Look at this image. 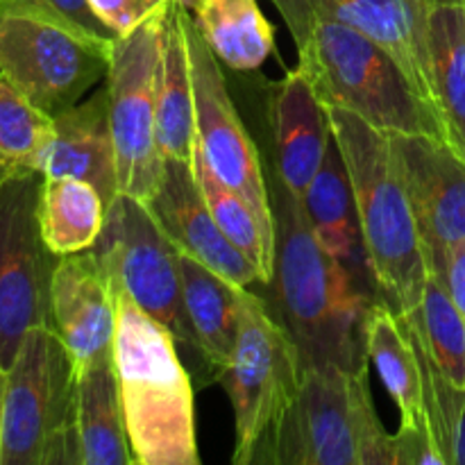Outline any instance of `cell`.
<instances>
[{
  "label": "cell",
  "mask_w": 465,
  "mask_h": 465,
  "mask_svg": "<svg viewBox=\"0 0 465 465\" xmlns=\"http://www.w3.org/2000/svg\"><path fill=\"white\" fill-rule=\"evenodd\" d=\"M275 318L298 348L304 368L368 371V313L380 295L363 289L359 272L327 252L309 225L302 198L275 175Z\"/></svg>",
  "instance_id": "obj_1"
},
{
  "label": "cell",
  "mask_w": 465,
  "mask_h": 465,
  "mask_svg": "<svg viewBox=\"0 0 465 465\" xmlns=\"http://www.w3.org/2000/svg\"><path fill=\"white\" fill-rule=\"evenodd\" d=\"M289 25L298 68L325 107L345 109L389 134L443 139L434 109L381 45L354 27L313 12L304 0H272Z\"/></svg>",
  "instance_id": "obj_2"
},
{
  "label": "cell",
  "mask_w": 465,
  "mask_h": 465,
  "mask_svg": "<svg viewBox=\"0 0 465 465\" xmlns=\"http://www.w3.org/2000/svg\"><path fill=\"white\" fill-rule=\"evenodd\" d=\"M325 109L352 184L372 284L395 313H404L420 304L430 266L393 141L357 114Z\"/></svg>",
  "instance_id": "obj_3"
},
{
  "label": "cell",
  "mask_w": 465,
  "mask_h": 465,
  "mask_svg": "<svg viewBox=\"0 0 465 465\" xmlns=\"http://www.w3.org/2000/svg\"><path fill=\"white\" fill-rule=\"evenodd\" d=\"M118 389L136 465H198L195 395L171 331L116 291Z\"/></svg>",
  "instance_id": "obj_4"
},
{
  "label": "cell",
  "mask_w": 465,
  "mask_h": 465,
  "mask_svg": "<svg viewBox=\"0 0 465 465\" xmlns=\"http://www.w3.org/2000/svg\"><path fill=\"white\" fill-rule=\"evenodd\" d=\"M0 465H82L77 368L50 325L27 331L7 368Z\"/></svg>",
  "instance_id": "obj_5"
},
{
  "label": "cell",
  "mask_w": 465,
  "mask_h": 465,
  "mask_svg": "<svg viewBox=\"0 0 465 465\" xmlns=\"http://www.w3.org/2000/svg\"><path fill=\"white\" fill-rule=\"evenodd\" d=\"M272 465H398L395 436L377 416L368 371L304 368Z\"/></svg>",
  "instance_id": "obj_6"
},
{
  "label": "cell",
  "mask_w": 465,
  "mask_h": 465,
  "mask_svg": "<svg viewBox=\"0 0 465 465\" xmlns=\"http://www.w3.org/2000/svg\"><path fill=\"white\" fill-rule=\"evenodd\" d=\"M302 381L289 331L250 289L241 298V327L230 363L218 377L234 409V465H272L277 434Z\"/></svg>",
  "instance_id": "obj_7"
},
{
  "label": "cell",
  "mask_w": 465,
  "mask_h": 465,
  "mask_svg": "<svg viewBox=\"0 0 465 465\" xmlns=\"http://www.w3.org/2000/svg\"><path fill=\"white\" fill-rule=\"evenodd\" d=\"M112 44L27 0H0V73L48 116L104 82Z\"/></svg>",
  "instance_id": "obj_8"
},
{
  "label": "cell",
  "mask_w": 465,
  "mask_h": 465,
  "mask_svg": "<svg viewBox=\"0 0 465 465\" xmlns=\"http://www.w3.org/2000/svg\"><path fill=\"white\" fill-rule=\"evenodd\" d=\"M168 0L112 44L104 86L116 150L118 193L148 203L162 182L163 153L157 134V89Z\"/></svg>",
  "instance_id": "obj_9"
},
{
  "label": "cell",
  "mask_w": 465,
  "mask_h": 465,
  "mask_svg": "<svg viewBox=\"0 0 465 465\" xmlns=\"http://www.w3.org/2000/svg\"><path fill=\"white\" fill-rule=\"evenodd\" d=\"M91 250L103 263L114 289L125 291L148 316L166 327L177 345L200 363L184 307L180 250L159 227L148 203L118 193L107 204L103 232Z\"/></svg>",
  "instance_id": "obj_10"
},
{
  "label": "cell",
  "mask_w": 465,
  "mask_h": 465,
  "mask_svg": "<svg viewBox=\"0 0 465 465\" xmlns=\"http://www.w3.org/2000/svg\"><path fill=\"white\" fill-rule=\"evenodd\" d=\"M41 173L0 184V363L5 371L30 330L50 325V286L59 257L39 225Z\"/></svg>",
  "instance_id": "obj_11"
},
{
  "label": "cell",
  "mask_w": 465,
  "mask_h": 465,
  "mask_svg": "<svg viewBox=\"0 0 465 465\" xmlns=\"http://www.w3.org/2000/svg\"><path fill=\"white\" fill-rule=\"evenodd\" d=\"M182 25L189 48L195 139H198L200 154L212 166V171L250 204L259 221L275 232L271 186L263 173L259 150L236 112L227 80L223 75L221 59L200 36L186 3L182 7Z\"/></svg>",
  "instance_id": "obj_12"
},
{
  "label": "cell",
  "mask_w": 465,
  "mask_h": 465,
  "mask_svg": "<svg viewBox=\"0 0 465 465\" xmlns=\"http://www.w3.org/2000/svg\"><path fill=\"white\" fill-rule=\"evenodd\" d=\"M420 227L431 275L443 272L450 245L465 239V159L443 139L391 134Z\"/></svg>",
  "instance_id": "obj_13"
},
{
  "label": "cell",
  "mask_w": 465,
  "mask_h": 465,
  "mask_svg": "<svg viewBox=\"0 0 465 465\" xmlns=\"http://www.w3.org/2000/svg\"><path fill=\"white\" fill-rule=\"evenodd\" d=\"M116 325V289L94 250L59 257L50 286V327L77 371L112 357Z\"/></svg>",
  "instance_id": "obj_14"
},
{
  "label": "cell",
  "mask_w": 465,
  "mask_h": 465,
  "mask_svg": "<svg viewBox=\"0 0 465 465\" xmlns=\"http://www.w3.org/2000/svg\"><path fill=\"white\" fill-rule=\"evenodd\" d=\"M153 216L180 252L198 259L239 286L259 284V272L241 250L230 243L203 198L193 166L163 159L162 182L148 200Z\"/></svg>",
  "instance_id": "obj_15"
},
{
  "label": "cell",
  "mask_w": 465,
  "mask_h": 465,
  "mask_svg": "<svg viewBox=\"0 0 465 465\" xmlns=\"http://www.w3.org/2000/svg\"><path fill=\"white\" fill-rule=\"evenodd\" d=\"M313 12L345 23L375 41L436 112L431 66V0H304ZM439 116V112H436ZM440 121V118H439Z\"/></svg>",
  "instance_id": "obj_16"
},
{
  "label": "cell",
  "mask_w": 465,
  "mask_h": 465,
  "mask_svg": "<svg viewBox=\"0 0 465 465\" xmlns=\"http://www.w3.org/2000/svg\"><path fill=\"white\" fill-rule=\"evenodd\" d=\"M268 112L275 143V173L302 198L316 180L334 139L327 109L313 94L304 73L295 68L272 84Z\"/></svg>",
  "instance_id": "obj_17"
},
{
  "label": "cell",
  "mask_w": 465,
  "mask_h": 465,
  "mask_svg": "<svg viewBox=\"0 0 465 465\" xmlns=\"http://www.w3.org/2000/svg\"><path fill=\"white\" fill-rule=\"evenodd\" d=\"M44 177H75L94 184L112 203L118 195L116 150L109 125L107 86L89 100L53 116V136L39 166Z\"/></svg>",
  "instance_id": "obj_18"
},
{
  "label": "cell",
  "mask_w": 465,
  "mask_h": 465,
  "mask_svg": "<svg viewBox=\"0 0 465 465\" xmlns=\"http://www.w3.org/2000/svg\"><path fill=\"white\" fill-rule=\"evenodd\" d=\"M180 271L186 316L203 359L204 381H218L234 352L241 298L248 286L234 284L184 252H180Z\"/></svg>",
  "instance_id": "obj_19"
},
{
  "label": "cell",
  "mask_w": 465,
  "mask_h": 465,
  "mask_svg": "<svg viewBox=\"0 0 465 465\" xmlns=\"http://www.w3.org/2000/svg\"><path fill=\"white\" fill-rule=\"evenodd\" d=\"M184 0H168L163 18L162 68L157 89V134L163 157L180 159L193 166L195 157V107L191 82L189 48L182 25Z\"/></svg>",
  "instance_id": "obj_20"
},
{
  "label": "cell",
  "mask_w": 465,
  "mask_h": 465,
  "mask_svg": "<svg viewBox=\"0 0 465 465\" xmlns=\"http://www.w3.org/2000/svg\"><path fill=\"white\" fill-rule=\"evenodd\" d=\"M77 434L82 465H136L114 354L77 371Z\"/></svg>",
  "instance_id": "obj_21"
},
{
  "label": "cell",
  "mask_w": 465,
  "mask_h": 465,
  "mask_svg": "<svg viewBox=\"0 0 465 465\" xmlns=\"http://www.w3.org/2000/svg\"><path fill=\"white\" fill-rule=\"evenodd\" d=\"M204 44L221 64L248 73L275 53V27L257 0H184Z\"/></svg>",
  "instance_id": "obj_22"
},
{
  "label": "cell",
  "mask_w": 465,
  "mask_h": 465,
  "mask_svg": "<svg viewBox=\"0 0 465 465\" xmlns=\"http://www.w3.org/2000/svg\"><path fill=\"white\" fill-rule=\"evenodd\" d=\"M368 357L380 371L386 391L400 411V430L430 434L425 413V391L416 352L398 313L377 300L368 313Z\"/></svg>",
  "instance_id": "obj_23"
},
{
  "label": "cell",
  "mask_w": 465,
  "mask_h": 465,
  "mask_svg": "<svg viewBox=\"0 0 465 465\" xmlns=\"http://www.w3.org/2000/svg\"><path fill=\"white\" fill-rule=\"evenodd\" d=\"M302 204L313 234L327 252L357 272L359 263L366 266L352 184L334 139L327 148L316 180L302 195Z\"/></svg>",
  "instance_id": "obj_24"
},
{
  "label": "cell",
  "mask_w": 465,
  "mask_h": 465,
  "mask_svg": "<svg viewBox=\"0 0 465 465\" xmlns=\"http://www.w3.org/2000/svg\"><path fill=\"white\" fill-rule=\"evenodd\" d=\"M107 203L94 184L75 177H44L39 225L45 245L57 257L84 252L98 241Z\"/></svg>",
  "instance_id": "obj_25"
},
{
  "label": "cell",
  "mask_w": 465,
  "mask_h": 465,
  "mask_svg": "<svg viewBox=\"0 0 465 465\" xmlns=\"http://www.w3.org/2000/svg\"><path fill=\"white\" fill-rule=\"evenodd\" d=\"M430 41L445 143L465 159V7L434 5Z\"/></svg>",
  "instance_id": "obj_26"
},
{
  "label": "cell",
  "mask_w": 465,
  "mask_h": 465,
  "mask_svg": "<svg viewBox=\"0 0 465 465\" xmlns=\"http://www.w3.org/2000/svg\"><path fill=\"white\" fill-rule=\"evenodd\" d=\"M193 173L204 203L223 234L257 268L259 284H271L275 271V232L268 230L250 209V204L212 171V166L200 154L198 145H195Z\"/></svg>",
  "instance_id": "obj_27"
},
{
  "label": "cell",
  "mask_w": 465,
  "mask_h": 465,
  "mask_svg": "<svg viewBox=\"0 0 465 465\" xmlns=\"http://www.w3.org/2000/svg\"><path fill=\"white\" fill-rule=\"evenodd\" d=\"M50 136L53 116L32 104L0 73V184L41 173V157Z\"/></svg>",
  "instance_id": "obj_28"
},
{
  "label": "cell",
  "mask_w": 465,
  "mask_h": 465,
  "mask_svg": "<svg viewBox=\"0 0 465 465\" xmlns=\"http://www.w3.org/2000/svg\"><path fill=\"white\" fill-rule=\"evenodd\" d=\"M402 316L416 322L445 375L465 389V318L443 282L430 272L420 304Z\"/></svg>",
  "instance_id": "obj_29"
},
{
  "label": "cell",
  "mask_w": 465,
  "mask_h": 465,
  "mask_svg": "<svg viewBox=\"0 0 465 465\" xmlns=\"http://www.w3.org/2000/svg\"><path fill=\"white\" fill-rule=\"evenodd\" d=\"M100 21L116 36L127 35L153 12H157L166 0H89Z\"/></svg>",
  "instance_id": "obj_30"
},
{
  "label": "cell",
  "mask_w": 465,
  "mask_h": 465,
  "mask_svg": "<svg viewBox=\"0 0 465 465\" xmlns=\"http://www.w3.org/2000/svg\"><path fill=\"white\" fill-rule=\"evenodd\" d=\"M27 3L36 5V7L45 9L53 16L62 18L68 25L77 27V30L86 32V35H94L98 39H116L112 30L100 21L98 14L94 12L89 0H27Z\"/></svg>",
  "instance_id": "obj_31"
},
{
  "label": "cell",
  "mask_w": 465,
  "mask_h": 465,
  "mask_svg": "<svg viewBox=\"0 0 465 465\" xmlns=\"http://www.w3.org/2000/svg\"><path fill=\"white\" fill-rule=\"evenodd\" d=\"M439 280L450 291L454 304H457L459 312L465 318V239L457 241V243L448 248L443 262V272H440Z\"/></svg>",
  "instance_id": "obj_32"
},
{
  "label": "cell",
  "mask_w": 465,
  "mask_h": 465,
  "mask_svg": "<svg viewBox=\"0 0 465 465\" xmlns=\"http://www.w3.org/2000/svg\"><path fill=\"white\" fill-rule=\"evenodd\" d=\"M452 465H465V404L461 418L457 425V439H454V463Z\"/></svg>",
  "instance_id": "obj_33"
},
{
  "label": "cell",
  "mask_w": 465,
  "mask_h": 465,
  "mask_svg": "<svg viewBox=\"0 0 465 465\" xmlns=\"http://www.w3.org/2000/svg\"><path fill=\"white\" fill-rule=\"evenodd\" d=\"M5 384H7V371L0 363V445H3V422H5Z\"/></svg>",
  "instance_id": "obj_34"
},
{
  "label": "cell",
  "mask_w": 465,
  "mask_h": 465,
  "mask_svg": "<svg viewBox=\"0 0 465 465\" xmlns=\"http://www.w3.org/2000/svg\"><path fill=\"white\" fill-rule=\"evenodd\" d=\"M431 5H454V7H465V0H431Z\"/></svg>",
  "instance_id": "obj_35"
}]
</instances>
